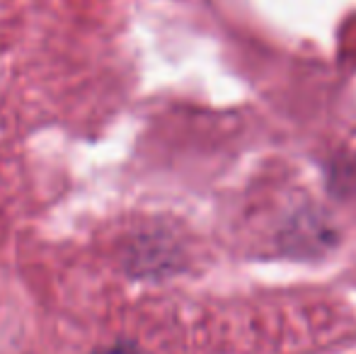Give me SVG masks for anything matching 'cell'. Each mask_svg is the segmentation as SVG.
<instances>
[{"instance_id":"1","label":"cell","mask_w":356,"mask_h":354,"mask_svg":"<svg viewBox=\"0 0 356 354\" xmlns=\"http://www.w3.org/2000/svg\"><path fill=\"white\" fill-rule=\"evenodd\" d=\"M112 354H119V352H112Z\"/></svg>"}]
</instances>
